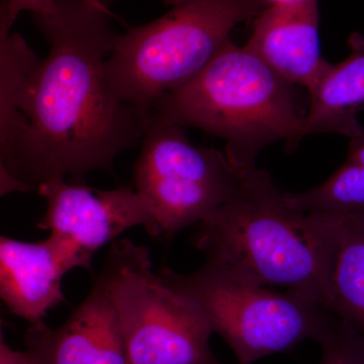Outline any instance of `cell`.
I'll return each mask as SVG.
<instances>
[{"instance_id": "cell-20", "label": "cell", "mask_w": 364, "mask_h": 364, "mask_svg": "<svg viewBox=\"0 0 364 364\" xmlns=\"http://www.w3.org/2000/svg\"><path fill=\"white\" fill-rule=\"evenodd\" d=\"M4 343V332H2V322H1V318H0V346H1V345Z\"/></svg>"}, {"instance_id": "cell-6", "label": "cell", "mask_w": 364, "mask_h": 364, "mask_svg": "<svg viewBox=\"0 0 364 364\" xmlns=\"http://www.w3.org/2000/svg\"><path fill=\"white\" fill-rule=\"evenodd\" d=\"M109 289L131 364H223L212 327L189 299L153 270L149 249L112 243L100 274Z\"/></svg>"}, {"instance_id": "cell-18", "label": "cell", "mask_w": 364, "mask_h": 364, "mask_svg": "<svg viewBox=\"0 0 364 364\" xmlns=\"http://www.w3.org/2000/svg\"><path fill=\"white\" fill-rule=\"evenodd\" d=\"M31 188L16 178L0 153V198L18 193H28Z\"/></svg>"}, {"instance_id": "cell-11", "label": "cell", "mask_w": 364, "mask_h": 364, "mask_svg": "<svg viewBox=\"0 0 364 364\" xmlns=\"http://www.w3.org/2000/svg\"><path fill=\"white\" fill-rule=\"evenodd\" d=\"M75 269L53 237L39 242L0 235V301L31 325L65 301L64 277Z\"/></svg>"}, {"instance_id": "cell-1", "label": "cell", "mask_w": 364, "mask_h": 364, "mask_svg": "<svg viewBox=\"0 0 364 364\" xmlns=\"http://www.w3.org/2000/svg\"><path fill=\"white\" fill-rule=\"evenodd\" d=\"M111 16L81 0H60L49 13L33 14L51 49L26 85L25 128L9 161L32 191L55 179L83 183L142 141L150 116L117 97L107 80L119 38Z\"/></svg>"}, {"instance_id": "cell-13", "label": "cell", "mask_w": 364, "mask_h": 364, "mask_svg": "<svg viewBox=\"0 0 364 364\" xmlns=\"http://www.w3.org/2000/svg\"><path fill=\"white\" fill-rule=\"evenodd\" d=\"M332 218L326 309L364 335V215Z\"/></svg>"}, {"instance_id": "cell-15", "label": "cell", "mask_w": 364, "mask_h": 364, "mask_svg": "<svg viewBox=\"0 0 364 364\" xmlns=\"http://www.w3.org/2000/svg\"><path fill=\"white\" fill-rule=\"evenodd\" d=\"M306 214L364 215V132L350 139L343 164L324 182L304 193H287Z\"/></svg>"}, {"instance_id": "cell-10", "label": "cell", "mask_w": 364, "mask_h": 364, "mask_svg": "<svg viewBox=\"0 0 364 364\" xmlns=\"http://www.w3.org/2000/svg\"><path fill=\"white\" fill-rule=\"evenodd\" d=\"M318 26V0L272 4L254 18L252 35L244 47L309 93L331 63L321 52Z\"/></svg>"}, {"instance_id": "cell-21", "label": "cell", "mask_w": 364, "mask_h": 364, "mask_svg": "<svg viewBox=\"0 0 364 364\" xmlns=\"http://www.w3.org/2000/svg\"><path fill=\"white\" fill-rule=\"evenodd\" d=\"M181 1V0H163V2H164L165 4H167V6H174V4H176L177 2Z\"/></svg>"}, {"instance_id": "cell-19", "label": "cell", "mask_w": 364, "mask_h": 364, "mask_svg": "<svg viewBox=\"0 0 364 364\" xmlns=\"http://www.w3.org/2000/svg\"><path fill=\"white\" fill-rule=\"evenodd\" d=\"M0 364H38L28 351L16 350L9 345L0 346Z\"/></svg>"}, {"instance_id": "cell-2", "label": "cell", "mask_w": 364, "mask_h": 364, "mask_svg": "<svg viewBox=\"0 0 364 364\" xmlns=\"http://www.w3.org/2000/svg\"><path fill=\"white\" fill-rule=\"evenodd\" d=\"M329 215L291 203L267 170H244L229 200L198 225L193 246L241 279L280 287L325 306L332 252Z\"/></svg>"}, {"instance_id": "cell-4", "label": "cell", "mask_w": 364, "mask_h": 364, "mask_svg": "<svg viewBox=\"0 0 364 364\" xmlns=\"http://www.w3.org/2000/svg\"><path fill=\"white\" fill-rule=\"evenodd\" d=\"M267 0H181L157 20L119 35L107 61L117 97L150 116L160 98L195 77Z\"/></svg>"}, {"instance_id": "cell-8", "label": "cell", "mask_w": 364, "mask_h": 364, "mask_svg": "<svg viewBox=\"0 0 364 364\" xmlns=\"http://www.w3.org/2000/svg\"><path fill=\"white\" fill-rule=\"evenodd\" d=\"M37 191L47 203L37 227L50 232L75 269L90 270L95 253L128 230L143 227L154 235L150 208L130 186L100 191L55 179Z\"/></svg>"}, {"instance_id": "cell-14", "label": "cell", "mask_w": 364, "mask_h": 364, "mask_svg": "<svg viewBox=\"0 0 364 364\" xmlns=\"http://www.w3.org/2000/svg\"><path fill=\"white\" fill-rule=\"evenodd\" d=\"M6 0H0V153L7 166L25 128L21 102L26 85L42 59L14 26Z\"/></svg>"}, {"instance_id": "cell-3", "label": "cell", "mask_w": 364, "mask_h": 364, "mask_svg": "<svg viewBox=\"0 0 364 364\" xmlns=\"http://www.w3.org/2000/svg\"><path fill=\"white\" fill-rule=\"evenodd\" d=\"M294 87L230 39L195 77L160 98L151 116L223 139L229 161L250 169L267 146L286 141L293 150L303 140L306 112Z\"/></svg>"}, {"instance_id": "cell-16", "label": "cell", "mask_w": 364, "mask_h": 364, "mask_svg": "<svg viewBox=\"0 0 364 364\" xmlns=\"http://www.w3.org/2000/svg\"><path fill=\"white\" fill-rule=\"evenodd\" d=\"M317 342L320 364H364V335L333 314Z\"/></svg>"}, {"instance_id": "cell-22", "label": "cell", "mask_w": 364, "mask_h": 364, "mask_svg": "<svg viewBox=\"0 0 364 364\" xmlns=\"http://www.w3.org/2000/svg\"><path fill=\"white\" fill-rule=\"evenodd\" d=\"M267 1L269 2L270 6H272V4H279V2L289 1V0H267Z\"/></svg>"}, {"instance_id": "cell-12", "label": "cell", "mask_w": 364, "mask_h": 364, "mask_svg": "<svg viewBox=\"0 0 364 364\" xmlns=\"http://www.w3.org/2000/svg\"><path fill=\"white\" fill-rule=\"evenodd\" d=\"M347 46L346 58L330 63L309 92L304 138L312 134H335L350 140L364 132L358 117L364 112V36L352 33Z\"/></svg>"}, {"instance_id": "cell-9", "label": "cell", "mask_w": 364, "mask_h": 364, "mask_svg": "<svg viewBox=\"0 0 364 364\" xmlns=\"http://www.w3.org/2000/svg\"><path fill=\"white\" fill-rule=\"evenodd\" d=\"M25 343L38 364H131L109 289L100 275L63 324L31 325Z\"/></svg>"}, {"instance_id": "cell-17", "label": "cell", "mask_w": 364, "mask_h": 364, "mask_svg": "<svg viewBox=\"0 0 364 364\" xmlns=\"http://www.w3.org/2000/svg\"><path fill=\"white\" fill-rule=\"evenodd\" d=\"M60 0H6L11 21H16L21 11H32L33 14L49 13ZM92 6L107 9L102 0H81Z\"/></svg>"}, {"instance_id": "cell-5", "label": "cell", "mask_w": 364, "mask_h": 364, "mask_svg": "<svg viewBox=\"0 0 364 364\" xmlns=\"http://www.w3.org/2000/svg\"><path fill=\"white\" fill-rule=\"evenodd\" d=\"M158 273L203 313L239 364L291 350L308 339L317 342L332 316L310 296L269 291L212 261L191 273L170 268Z\"/></svg>"}, {"instance_id": "cell-7", "label": "cell", "mask_w": 364, "mask_h": 364, "mask_svg": "<svg viewBox=\"0 0 364 364\" xmlns=\"http://www.w3.org/2000/svg\"><path fill=\"white\" fill-rule=\"evenodd\" d=\"M184 129L150 114L141 141L134 181L152 214L153 237L198 225L231 198L244 171L225 152L193 145Z\"/></svg>"}]
</instances>
